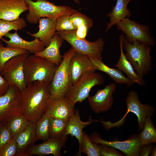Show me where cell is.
Wrapping results in <instances>:
<instances>
[{"label": "cell", "mask_w": 156, "mask_h": 156, "mask_svg": "<svg viewBox=\"0 0 156 156\" xmlns=\"http://www.w3.org/2000/svg\"><path fill=\"white\" fill-rule=\"evenodd\" d=\"M124 36L123 33L119 36L120 55L118 60L115 65V67L125 73L133 83H136L140 86L144 85L146 84L145 81L143 78L141 77L136 73L124 52L122 44Z\"/></svg>", "instance_id": "ffe728a7"}, {"label": "cell", "mask_w": 156, "mask_h": 156, "mask_svg": "<svg viewBox=\"0 0 156 156\" xmlns=\"http://www.w3.org/2000/svg\"><path fill=\"white\" fill-rule=\"evenodd\" d=\"M50 84L36 81L21 91L23 114L29 121L36 122L44 114L50 97Z\"/></svg>", "instance_id": "6da1fadb"}, {"label": "cell", "mask_w": 156, "mask_h": 156, "mask_svg": "<svg viewBox=\"0 0 156 156\" xmlns=\"http://www.w3.org/2000/svg\"><path fill=\"white\" fill-rule=\"evenodd\" d=\"M101 156H121L122 154L113 148L106 145H99Z\"/></svg>", "instance_id": "8d00e7d4"}, {"label": "cell", "mask_w": 156, "mask_h": 156, "mask_svg": "<svg viewBox=\"0 0 156 156\" xmlns=\"http://www.w3.org/2000/svg\"><path fill=\"white\" fill-rule=\"evenodd\" d=\"M89 137L93 143L117 149L128 156L139 155L141 148L143 146L138 135H133L123 141L116 140L112 141H107L102 139L99 134L96 132L93 133Z\"/></svg>", "instance_id": "7c38bea8"}, {"label": "cell", "mask_w": 156, "mask_h": 156, "mask_svg": "<svg viewBox=\"0 0 156 156\" xmlns=\"http://www.w3.org/2000/svg\"><path fill=\"white\" fill-rule=\"evenodd\" d=\"M29 53L22 49L4 47L2 42L0 43V72L3 70L5 63L13 57L20 55Z\"/></svg>", "instance_id": "4dcf8cb0"}, {"label": "cell", "mask_w": 156, "mask_h": 156, "mask_svg": "<svg viewBox=\"0 0 156 156\" xmlns=\"http://www.w3.org/2000/svg\"><path fill=\"white\" fill-rule=\"evenodd\" d=\"M76 52L72 47L65 52L62 60L57 66L49 89L50 97H65L71 87L68 71L70 61Z\"/></svg>", "instance_id": "8992f818"}, {"label": "cell", "mask_w": 156, "mask_h": 156, "mask_svg": "<svg viewBox=\"0 0 156 156\" xmlns=\"http://www.w3.org/2000/svg\"><path fill=\"white\" fill-rule=\"evenodd\" d=\"M68 121L49 117L50 138H60L66 136L65 133Z\"/></svg>", "instance_id": "f546056e"}, {"label": "cell", "mask_w": 156, "mask_h": 156, "mask_svg": "<svg viewBox=\"0 0 156 156\" xmlns=\"http://www.w3.org/2000/svg\"><path fill=\"white\" fill-rule=\"evenodd\" d=\"M57 66L44 57L30 54L25 59L24 64L26 86L36 81L51 83Z\"/></svg>", "instance_id": "277c9868"}, {"label": "cell", "mask_w": 156, "mask_h": 156, "mask_svg": "<svg viewBox=\"0 0 156 156\" xmlns=\"http://www.w3.org/2000/svg\"><path fill=\"white\" fill-rule=\"evenodd\" d=\"M78 109L75 111V113L70 117L67 122L65 135H70L75 137L78 140L80 145L83 136V130L87 125L94 122H99L97 120L89 118V121L83 122L80 119Z\"/></svg>", "instance_id": "603a6c76"}, {"label": "cell", "mask_w": 156, "mask_h": 156, "mask_svg": "<svg viewBox=\"0 0 156 156\" xmlns=\"http://www.w3.org/2000/svg\"><path fill=\"white\" fill-rule=\"evenodd\" d=\"M29 53L14 57L4 64L0 75L6 80L9 86L18 88L21 91L26 86L24 77V64Z\"/></svg>", "instance_id": "30bf717a"}, {"label": "cell", "mask_w": 156, "mask_h": 156, "mask_svg": "<svg viewBox=\"0 0 156 156\" xmlns=\"http://www.w3.org/2000/svg\"><path fill=\"white\" fill-rule=\"evenodd\" d=\"M142 130L139 135V136L143 145L156 142V130L153 125L151 117H147Z\"/></svg>", "instance_id": "484cf974"}, {"label": "cell", "mask_w": 156, "mask_h": 156, "mask_svg": "<svg viewBox=\"0 0 156 156\" xmlns=\"http://www.w3.org/2000/svg\"><path fill=\"white\" fill-rule=\"evenodd\" d=\"M69 18L77 30L88 31L93 24L92 20L78 11L70 15Z\"/></svg>", "instance_id": "1f68e13d"}, {"label": "cell", "mask_w": 156, "mask_h": 156, "mask_svg": "<svg viewBox=\"0 0 156 156\" xmlns=\"http://www.w3.org/2000/svg\"><path fill=\"white\" fill-rule=\"evenodd\" d=\"M75 3H79V0H73Z\"/></svg>", "instance_id": "60d3db41"}, {"label": "cell", "mask_w": 156, "mask_h": 156, "mask_svg": "<svg viewBox=\"0 0 156 156\" xmlns=\"http://www.w3.org/2000/svg\"><path fill=\"white\" fill-rule=\"evenodd\" d=\"M84 153L88 156H101L99 145L93 142L85 131L83 132L81 144L77 155Z\"/></svg>", "instance_id": "4316f807"}, {"label": "cell", "mask_w": 156, "mask_h": 156, "mask_svg": "<svg viewBox=\"0 0 156 156\" xmlns=\"http://www.w3.org/2000/svg\"><path fill=\"white\" fill-rule=\"evenodd\" d=\"M32 122L28 120L23 114L13 117L7 124L12 138H15Z\"/></svg>", "instance_id": "83f0119b"}, {"label": "cell", "mask_w": 156, "mask_h": 156, "mask_svg": "<svg viewBox=\"0 0 156 156\" xmlns=\"http://www.w3.org/2000/svg\"><path fill=\"white\" fill-rule=\"evenodd\" d=\"M1 42H2V40H0V43H1Z\"/></svg>", "instance_id": "b9f144b4"}, {"label": "cell", "mask_w": 156, "mask_h": 156, "mask_svg": "<svg viewBox=\"0 0 156 156\" xmlns=\"http://www.w3.org/2000/svg\"><path fill=\"white\" fill-rule=\"evenodd\" d=\"M66 136L60 138H50L41 144L32 146L24 152L25 155L51 154L54 156H61V150L64 147Z\"/></svg>", "instance_id": "2e32d148"}, {"label": "cell", "mask_w": 156, "mask_h": 156, "mask_svg": "<svg viewBox=\"0 0 156 156\" xmlns=\"http://www.w3.org/2000/svg\"><path fill=\"white\" fill-rule=\"evenodd\" d=\"M116 25L117 29L125 34L124 38L128 41H137L151 46L155 45V41L149 33L148 26L138 23L129 18L122 19Z\"/></svg>", "instance_id": "8fae6325"}, {"label": "cell", "mask_w": 156, "mask_h": 156, "mask_svg": "<svg viewBox=\"0 0 156 156\" xmlns=\"http://www.w3.org/2000/svg\"><path fill=\"white\" fill-rule=\"evenodd\" d=\"M17 146L15 138H12L0 151V156H16Z\"/></svg>", "instance_id": "e575fe53"}, {"label": "cell", "mask_w": 156, "mask_h": 156, "mask_svg": "<svg viewBox=\"0 0 156 156\" xmlns=\"http://www.w3.org/2000/svg\"><path fill=\"white\" fill-rule=\"evenodd\" d=\"M96 70H98L107 74L115 83L118 84H125L128 87L132 86L134 83L123 73L118 68H112L106 65L102 60L88 57Z\"/></svg>", "instance_id": "7402d4cb"}, {"label": "cell", "mask_w": 156, "mask_h": 156, "mask_svg": "<svg viewBox=\"0 0 156 156\" xmlns=\"http://www.w3.org/2000/svg\"><path fill=\"white\" fill-rule=\"evenodd\" d=\"M8 38V40L3 38L1 40L6 44V46L19 48L27 51L30 54L36 53L43 50L45 47L40 40L37 38L32 41H28L21 38L17 31L13 33L8 32L4 36Z\"/></svg>", "instance_id": "e0dca14e"}, {"label": "cell", "mask_w": 156, "mask_h": 156, "mask_svg": "<svg viewBox=\"0 0 156 156\" xmlns=\"http://www.w3.org/2000/svg\"><path fill=\"white\" fill-rule=\"evenodd\" d=\"M27 25L25 20L22 18L13 21H8L0 19V40L7 33L11 30L17 31L21 30Z\"/></svg>", "instance_id": "f1b7e54d"}, {"label": "cell", "mask_w": 156, "mask_h": 156, "mask_svg": "<svg viewBox=\"0 0 156 156\" xmlns=\"http://www.w3.org/2000/svg\"><path fill=\"white\" fill-rule=\"evenodd\" d=\"M131 0H117L116 5L111 11L107 15L110 18V22L107 23V32L113 26L120 21L126 18H129L132 14L127 7Z\"/></svg>", "instance_id": "cb8c5ba5"}, {"label": "cell", "mask_w": 156, "mask_h": 156, "mask_svg": "<svg viewBox=\"0 0 156 156\" xmlns=\"http://www.w3.org/2000/svg\"><path fill=\"white\" fill-rule=\"evenodd\" d=\"M70 15H65L58 18L56 21V31L76 30L77 28L69 19Z\"/></svg>", "instance_id": "836d02e7"}, {"label": "cell", "mask_w": 156, "mask_h": 156, "mask_svg": "<svg viewBox=\"0 0 156 156\" xmlns=\"http://www.w3.org/2000/svg\"><path fill=\"white\" fill-rule=\"evenodd\" d=\"M12 138L7 124L2 125L0 128V151Z\"/></svg>", "instance_id": "d590c367"}, {"label": "cell", "mask_w": 156, "mask_h": 156, "mask_svg": "<svg viewBox=\"0 0 156 156\" xmlns=\"http://www.w3.org/2000/svg\"><path fill=\"white\" fill-rule=\"evenodd\" d=\"M29 12L26 21L36 24L41 18H58L65 15H70L77 10L67 5H57L47 0H24Z\"/></svg>", "instance_id": "3957f363"}, {"label": "cell", "mask_w": 156, "mask_h": 156, "mask_svg": "<svg viewBox=\"0 0 156 156\" xmlns=\"http://www.w3.org/2000/svg\"><path fill=\"white\" fill-rule=\"evenodd\" d=\"M23 114L21 91L15 86H10L0 95V125L7 124L14 117Z\"/></svg>", "instance_id": "ba28073f"}, {"label": "cell", "mask_w": 156, "mask_h": 156, "mask_svg": "<svg viewBox=\"0 0 156 156\" xmlns=\"http://www.w3.org/2000/svg\"><path fill=\"white\" fill-rule=\"evenodd\" d=\"M151 155L152 156H155L156 155V147L153 148L151 153Z\"/></svg>", "instance_id": "ab89813d"}, {"label": "cell", "mask_w": 156, "mask_h": 156, "mask_svg": "<svg viewBox=\"0 0 156 156\" xmlns=\"http://www.w3.org/2000/svg\"><path fill=\"white\" fill-rule=\"evenodd\" d=\"M1 126H2L1 125H0V127H1Z\"/></svg>", "instance_id": "7bdbcfd3"}, {"label": "cell", "mask_w": 156, "mask_h": 156, "mask_svg": "<svg viewBox=\"0 0 156 156\" xmlns=\"http://www.w3.org/2000/svg\"><path fill=\"white\" fill-rule=\"evenodd\" d=\"M36 122H32L15 138L17 146L16 156H25L27 147L36 140Z\"/></svg>", "instance_id": "d4e9b609"}, {"label": "cell", "mask_w": 156, "mask_h": 156, "mask_svg": "<svg viewBox=\"0 0 156 156\" xmlns=\"http://www.w3.org/2000/svg\"><path fill=\"white\" fill-rule=\"evenodd\" d=\"M55 33L68 42L77 52L102 60V53L105 43L103 38L91 42L78 37L75 30L56 31Z\"/></svg>", "instance_id": "52a82bcc"}, {"label": "cell", "mask_w": 156, "mask_h": 156, "mask_svg": "<svg viewBox=\"0 0 156 156\" xmlns=\"http://www.w3.org/2000/svg\"><path fill=\"white\" fill-rule=\"evenodd\" d=\"M153 147L151 144L143 145L142 147L140 155V156H148L151 153Z\"/></svg>", "instance_id": "f35d334b"}, {"label": "cell", "mask_w": 156, "mask_h": 156, "mask_svg": "<svg viewBox=\"0 0 156 156\" xmlns=\"http://www.w3.org/2000/svg\"><path fill=\"white\" fill-rule=\"evenodd\" d=\"M28 10L24 0H0V19L16 20Z\"/></svg>", "instance_id": "ac0fdd59"}, {"label": "cell", "mask_w": 156, "mask_h": 156, "mask_svg": "<svg viewBox=\"0 0 156 156\" xmlns=\"http://www.w3.org/2000/svg\"><path fill=\"white\" fill-rule=\"evenodd\" d=\"M9 86L6 80L0 75V95L5 93Z\"/></svg>", "instance_id": "74e56055"}, {"label": "cell", "mask_w": 156, "mask_h": 156, "mask_svg": "<svg viewBox=\"0 0 156 156\" xmlns=\"http://www.w3.org/2000/svg\"><path fill=\"white\" fill-rule=\"evenodd\" d=\"M96 70L88 56L76 52L70 59L68 65L71 86L84 75Z\"/></svg>", "instance_id": "5bb4252c"}, {"label": "cell", "mask_w": 156, "mask_h": 156, "mask_svg": "<svg viewBox=\"0 0 156 156\" xmlns=\"http://www.w3.org/2000/svg\"><path fill=\"white\" fill-rule=\"evenodd\" d=\"M75 105L65 97H50L44 114L49 117L68 121L75 112Z\"/></svg>", "instance_id": "9a60e30c"}, {"label": "cell", "mask_w": 156, "mask_h": 156, "mask_svg": "<svg viewBox=\"0 0 156 156\" xmlns=\"http://www.w3.org/2000/svg\"><path fill=\"white\" fill-rule=\"evenodd\" d=\"M57 18H43L39 21V30L35 33H27L31 36L39 39L45 47H47L56 31V21Z\"/></svg>", "instance_id": "d6986e66"}, {"label": "cell", "mask_w": 156, "mask_h": 156, "mask_svg": "<svg viewBox=\"0 0 156 156\" xmlns=\"http://www.w3.org/2000/svg\"><path fill=\"white\" fill-rule=\"evenodd\" d=\"M49 123V117L44 114L36 122V139L45 140L50 138Z\"/></svg>", "instance_id": "d6a6232c"}, {"label": "cell", "mask_w": 156, "mask_h": 156, "mask_svg": "<svg viewBox=\"0 0 156 156\" xmlns=\"http://www.w3.org/2000/svg\"><path fill=\"white\" fill-rule=\"evenodd\" d=\"M116 87L115 83H112L98 90L94 95L89 96L87 99L91 109L98 114L107 112L111 108L114 102L113 94Z\"/></svg>", "instance_id": "4fadbf2b"}, {"label": "cell", "mask_w": 156, "mask_h": 156, "mask_svg": "<svg viewBox=\"0 0 156 156\" xmlns=\"http://www.w3.org/2000/svg\"><path fill=\"white\" fill-rule=\"evenodd\" d=\"M122 47L136 73L142 78L148 74L152 69L151 46L137 41L130 42L124 37Z\"/></svg>", "instance_id": "7a4b0ae2"}, {"label": "cell", "mask_w": 156, "mask_h": 156, "mask_svg": "<svg viewBox=\"0 0 156 156\" xmlns=\"http://www.w3.org/2000/svg\"><path fill=\"white\" fill-rule=\"evenodd\" d=\"M64 40L58 34L55 33L49 45L42 51L34 55L44 57L58 66L63 58L60 53V49Z\"/></svg>", "instance_id": "44dd1931"}, {"label": "cell", "mask_w": 156, "mask_h": 156, "mask_svg": "<svg viewBox=\"0 0 156 156\" xmlns=\"http://www.w3.org/2000/svg\"><path fill=\"white\" fill-rule=\"evenodd\" d=\"M104 79L102 75L94 72L86 74L72 85L65 97L75 105L87 98L91 89L94 86L103 84Z\"/></svg>", "instance_id": "9c48e42d"}, {"label": "cell", "mask_w": 156, "mask_h": 156, "mask_svg": "<svg viewBox=\"0 0 156 156\" xmlns=\"http://www.w3.org/2000/svg\"><path fill=\"white\" fill-rule=\"evenodd\" d=\"M127 111L124 116L120 120L115 122L110 121H101L104 128L107 130L115 127L122 125L125 120L126 115L129 112L135 114L138 120L139 130H142L145 120L148 116H153L154 108L148 104H144L140 101L137 93L133 90H130L125 99Z\"/></svg>", "instance_id": "5b68a950"}]
</instances>
